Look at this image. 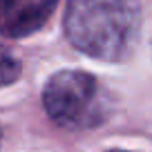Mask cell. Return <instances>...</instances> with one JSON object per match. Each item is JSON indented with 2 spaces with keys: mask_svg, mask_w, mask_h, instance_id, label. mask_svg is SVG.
<instances>
[{
  "mask_svg": "<svg viewBox=\"0 0 152 152\" xmlns=\"http://www.w3.org/2000/svg\"><path fill=\"white\" fill-rule=\"evenodd\" d=\"M49 119L65 130H87L107 114V92L87 72L65 69L54 74L43 90Z\"/></svg>",
  "mask_w": 152,
  "mask_h": 152,
  "instance_id": "cell-2",
  "label": "cell"
},
{
  "mask_svg": "<svg viewBox=\"0 0 152 152\" xmlns=\"http://www.w3.org/2000/svg\"><path fill=\"white\" fill-rule=\"evenodd\" d=\"M65 31L83 54L119 63L137 49L141 9L137 0H69Z\"/></svg>",
  "mask_w": 152,
  "mask_h": 152,
  "instance_id": "cell-1",
  "label": "cell"
},
{
  "mask_svg": "<svg viewBox=\"0 0 152 152\" xmlns=\"http://www.w3.org/2000/svg\"><path fill=\"white\" fill-rule=\"evenodd\" d=\"M11 72H16V65L11 63L9 56H5V76H2V83H11Z\"/></svg>",
  "mask_w": 152,
  "mask_h": 152,
  "instance_id": "cell-4",
  "label": "cell"
},
{
  "mask_svg": "<svg viewBox=\"0 0 152 152\" xmlns=\"http://www.w3.org/2000/svg\"><path fill=\"white\" fill-rule=\"evenodd\" d=\"M110 152H125V150H110Z\"/></svg>",
  "mask_w": 152,
  "mask_h": 152,
  "instance_id": "cell-5",
  "label": "cell"
},
{
  "mask_svg": "<svg viewBox=\"0 0 152 152\" xmlns=\"http://www.w3.org/2000/svg\"><path fill=\"white\" fill-rule=\"evenodd\" d=\"M56 0H2V31L9 38L29 36L45 25Z\"/></svg>",
  "mask_w": 152,
  "mask_h": 152,
  "instance_id": "cell-3",
  "label": "cell"
}]
</instances>
